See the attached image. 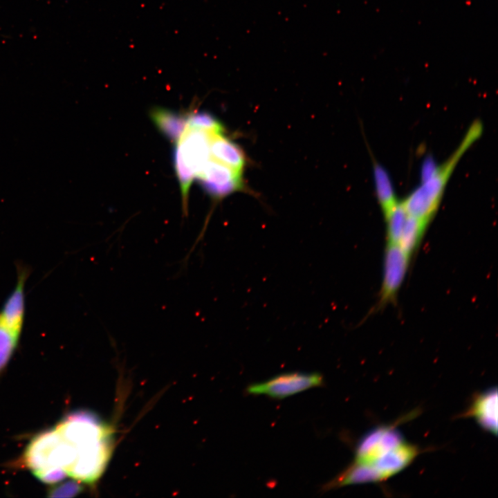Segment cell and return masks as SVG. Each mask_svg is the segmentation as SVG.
<instances>
[{"instance_id": "6", "label": "cell", "mask_w": 498, "mask_h": 498, "mask_svg": "<svg viewBox=\"0 0 498 498\" xmlns=\"http://www.w3.org/2000/svg\"><path fill=\"white\" fill-rule=\"evenodd\" d=\"M210 133L187 126L176 142L174 150L194 176L212 158L210 149Z\"/></svg>"}, {"instance_id": "14", "label": "cell", "mask_w": 498, "mask_h": 498, "mask_svg": "<svg viewBox=\"0 0 498 498\" xmlns=\"http://www.w3.org/2000/svg\"><path fill=\"white\" fill-rule=\"evenodd\" d=\"M388 243H398L407 216L402 202H398L385 214Z\"/></svg>"}, {"instance_id": "16", "label": "cell", "mask_w": 498, "mask_h": 498, "mask_svg": "<svg viewBox=\"0 0 498 498\" xmlns=\"http://www.w3.org/2000/svg\"><path fill=\"white\" fill-rule=\"evenodd\" d=\"M187 126L210 133H223L221 123L212 114L205 111L192 112L187 115Z\"/></svg>"}, {"instance_id": "7", "label": "cell", "mask_w": 498, "mask_h": 498, "mask_svg": "<svg viewBox=\"0 0 498 498\" xmlns=\"http://www.w3.org/2000/svg\"><path fill=\"white\" fill-rule=\"evenodd\" d=\"M409 259V256L398 243H388L385 256L380 304L392 300L398 291L407 270Z\"/></svg>"}, {"instance_id": "12", "label": "cell", "mask_w": 498, "mask_h": 498, "mask_svg": "<svg viewBox=\"0 0 498 498\" xmlns=\"http://www.w3.org/2000/svg\"><path fill=\"white\" fill-rule=\"evenodd\" d=\"M427 223L407 215L398 245L409 256L413 253L420 243Z\"/></svg>"}, {"instance_id": "1", "label": "cell", "mask_w": 498, "mask_h": 498, "mask_svg": "<svg viewBox=\"0 0 498 498\" xmlns=\"http://www.w3.org/2000/svg\"><path fill=\"white\" fill-rule=\"evenodd\" d=\"M58 468L77 481L93 483L104 472L113 450V430L85 412L68 414L55 427Z\"/></svg>"}, {"instance_id": "3", "label": "cell", "mask_w": 498, "mask_h": 498, "mask_svg": "<svg viewBox=\"0 0 498 498\" xmlns=\"http://www.w3.org/2000/svg\"><path fill=\"white\" fill-rule=\"evenodd\" d=\"M405 441L395 426L375 427L360 439L356 448L353 463L367 470H374Z\"/></svg>"}, {"instance_id": "9", "label": "cell", "mask_w": 498, "mask_h": 498, "mask_svg": "<svg viewBox=\"0 0 498 498\" xmlns=\"http://www.w3.org/2000/svg\"><path fill=\"white\" fill-rule=\"evenodd\" d=\"M463 416L472 417L486 431L497 433V391L490 388L477 394Z\"/></svg>"}, {"instance_id": "2", "label": "cell", "mask_w": 498, "mask_h": 498, "mask_svg": "<svg viewBox=\"0 0 498 498\" xmlns=\"http://www.w3.org/2000/svg\"><path fill=\"white\" fill-rule=\"evenodd\" d=\"M482 132L479 122H474L457 149L431 176L417 187L402 203L407 215L427 223L431 220L441 201L444 190L457 163L463 154L476 141Z\"/></svg>"}, {"instance_id": "8", "label": "cell", "mask_w": 498, "mask_h": 498, "mask_svg": "<svg viewBox=\"0 0 498 498\" xmlns=\"http://www.w3.org/2000/svg\"><path fill=\"white\" fill-rule=\"evenodd\" d=\"M17 284L0 310V318L21 335L25 316V283L29 275L26 266L17 264Z\"/></svg>"}, {"instance_id": "13", "label": "cell", "mask_w": 498, "mask_h": 498, "mask_svg": "<svg viewBox=\"0 0 498 498\" xmlns=\"http://www.w3.org/2000/svg\"><path fill=\"white\" fill-rule=\"evenodd\" d=\"M374 179L377 197L385 214L398 201L396 200L392 184L387 172L378 165L374 166Z\"/></svg>"}, {"instance_id": "10", "label": "cell", "mask_w": 498, "mask_h": 498, "mask_svg": "<svg viewBox=\"0 0 498 498\" xmlns=\"http://www.w3.org/2000/svg\"><path fill=\"white\" fill-rule=\"evenodd\" d=\"M222 133H210L211 157L237 172H242L245 164L243 151Z\"/></svg>"}, {"instance_id": "5", "label": "cell", "mask_w": 498, "mask_h": 498, "mask_svg": "<svg viewBox=\"0 0 498 498\" xmlns=\"http://www.w3.org/2000/svg\"><path fill=\"white\" fill-rule=\"evenodd\" d=\"M241 173L211 158L196 178L211 196L220 199L241 187Z\"/></svg>"}, {"instance_id": "4", "label": "cell", "mask_w": 498, "mask_h": 498, "mask_svg": "<svg viewBox=\"0 0 498 498\" xmlns=\"http://www.w3.org/2000/svg\"><path fill=\"white\" fill-rule=\"evenodd\" d=\"M322 384L323 377L318 373L290 372L250 385L246 391L250 394L283 399Z\"/></svg>"}, {"instance_id": "11", "label": "cell", "mask_w": 498, "mask_h": 498, "mask_svg": "<svg viewBox=\"0 0 498 498\" xmlns=\"http://www.w3.org/2000/svg\"><path fill=\"white\" fill-rule=\"evenodd\" d=\"M150 117L167 139L177 142L187 126V116L163 108H155L150 112Z\"/></svg>"}, {"instance_id": "15", "label": "cell", "mask_w": 498, "mask_h": 498, "mask_svg": "<svg viewBox=\"0 0 498 498\" xmlns=\"http://www.w3.org/2000/svg\"><path fill=\"white\" fill-rule=\"evenodd\" d=\"M20 335L8 327L0 318V375L17 348Z\"/></svg>"}, {"instance_id": "17", "label": "cell", "mask_w": 498, "mask_h": 498, "mask_svg": "<svg viewBox=\"0 0 498 498\" xmlns=\"http://www.w3.org/2000/svg\"><path fill=\"white\" fill-rule=\"evenodd\" d=\"M80 491V486L74 482H66L50 490L48 496L53 497H71Z\"/></svg>"}]
</instances>
